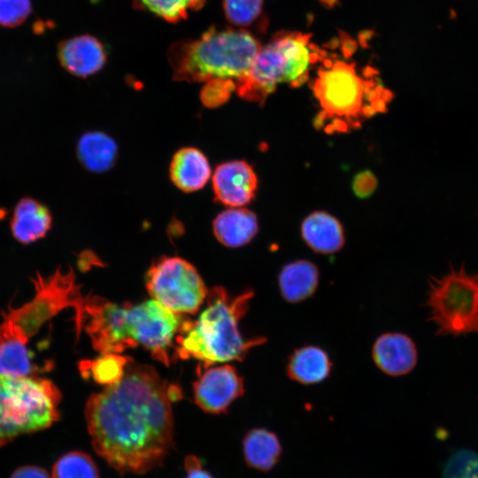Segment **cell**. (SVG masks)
Wrapping results in <instances>:
<instances>
[{"mask_svg":"<svg viewBox=\"0 0 478 478\" xmlns=\"http://www.w3.org/2000/svg\"><path fill=\"white\" fill-rule=\"evenodd\" d=\"M234 90H236L234 81L213 79L207 81L203 88L201 100L206 107H218L227 101Z\"/></svg>","mask_w":478,"mask_h":478,"instance_id":"obj_29","label":"cell"},{"mask_svg":"<svg viewBox=\"0 0 478 478\" xmlns=\"http://www.w3.org/2000/svg\"><path fill=\"white\" fill-rule=\"evenodd\" d=\"M301 32H283L261 46L249 73L236 82L238 95L264 101L280 83L303 84L311 66L320 58L321 49Z\"/></svg>","mask_w":478,"mask_h":478,"instance_id":"obj_7","label":"cell"},{"mask_svg":"<svg viewBox=\"0 0 478 478\" xmlns=\"http://www.w3.org/2000/svg\"><path fill=\"white\" fill-rule=\"evenodd\" d=\"M185 478H215L203 467L201 460L195 455H189L184 460Z\"/></svg>","mask_w":478,"mask_h":478,"instance_id":"obj_31","label":"cell"},{"mask_svg":"<svg viewBox=\"0 0 478 478\" xmlns=\"http://www.w3.org/2000/svg\"><path fill=\"white\" fill-rule=\"evenodd\" d=\"M10 478H50V476L40 466H23L15 469Z\"/></svg>","mask_w":478,"mask_h":478,"instance_id":"obj_32","label":"cell"},{"mask_svg":"<svg viewBox=\"0 0 478 478\" xmlns=\"http://www.w3.org/2000/svg\"><path fill=\"white\" fill-rule=\"evenodd\" d=\"M302 236L314 251L330 254L339 251L344 243L339 221L324 212L308 215L302 223Z\"/></svg>","mask_w":478,"mask_h":478,"instance_id":"obj_18","label":"cell"},{"mask_svg":"<svg viewBox=\"0 0 478 478\" xmlns=\"http://www.w3.org/2000/svg\"><path fill=\"white\" fill-rule=\"evenodd\" d=\"M170 178L181 191L194 192L201 189L211 176V167L205 155L197 148L185 147L173 155Z\"/></svg>","mask_w":478,"mask_h":478,"instance_id":"obj_16","label":"cell"},{"mask_svg":"<svg viewBox=\"0 0 478 478\" xmlns=\"http://www.w3.org/2000/svg\"><path fill=\"white\" fill-rule=\"evenodd\" d=\"M51 478H99V471L89 455L73 451L54 463Z\"/></svg>","mask_w":478,"mask_h":478,"instance_id":"obj_23","label":"cell"},{"mask_svg":"<svg viewBox=\"0 0 478 478\" xmlns=\"http://www.w3.org/2000/svg\"><path fill=\"white\" fill-rule=\"evenodd\" d=\"M322 3L328 4V5H330L332 6L333 4H335L336 0H321Z\"/></svg>","mask_w":478,"mask_h":478,"instance_id":"obj_33","label":"cell"},{"mask_svg":"<svg viewBox=\"0 0 478 478\" xmlns=\"http://www.w3.org/2000/svg\"><path fill=\"white\" fill-rule=\"evenodd\" d=\"M258 180L252 167L235 160L217 166L212 177L215 198L229 206H242L254 197Z\"/></svg>","mask_w":478,"mask_h":478,"instance_id":"obj_12","label":"cell"},{"mask_svg":"<svg viewBox=\"0 0 478 478\" xmlns=\"http://www.w3.org/2000/svg\"><path fill=\"white\" fill-rule=\"evenodd\" d=\"M263 0H223L227 20L238 27L251 25L261 14Z\"/></svg>","mask_w":478,"mask_h":478,"instance_id":"obj_26","label":"cell"},{"mask_svg":"<svg viewBox=\"0 0 478 478\" xmlns=\"http://www.w3.org/2000/svg\"><path fill=\"white\" fill-rule=\"evenodd\" d=\"M118 153L115 141L100 131L88 132L77 143V156L82 166L94 173H103L112 168Z\"/></svg>","mask_w":478,"mask_h":478,"instance_id":"obj_21","label":"cell"},{"mask_svg":"<svg viewBox=\"0 0 478 478\" xmlns=\"http://www.w3.org/2000/svg\"><path fill=\"white\" fill-rule=\"evenodd\" d=\"M377 186V180L370 171L358 173L352 181V189L360 198H366L372 195Z\"/></svg>","mask_w":478,"mask_h":478,"instance_id":"obj_30","label":"cell"},{"mask_svg":"<svg viewBox=\"0 0 478 478\" xmlns=\"http://www.w3.org/2000/svg\"><path fill=\"white\" fill-rule=\"evenodd\" d=\"M426 306L438 335L478 332V272L451 267L442 277H431Z\"/></svg>","mask_w":478,"mask_h":478,"instance_id":"obj_9","label":"cell"},{"mask_svg":"<svg viewBox=\"0 0 478 478\" xmlns=\"http://www.w3.org/2000/svg\"><path fill=\"white\" fill-rule=\"evenodd\" d=\"M85 321L93 347L101 354H120L142 345L155 359L169 365V350L184 320L154 299L120 305L91 297L83 303L81 324Z\"/></svg>","mask_w":478,"mask_h":478,"instance_id":"obj_2","label":"cell"},{"mask_svg":"<svg viewBox=\"0 0 478 478\" xmlns=\"http://www.w3.org/2000/svg\"><path fill=\"white\" fill-rule=\"evenodd\" d=\"M148 11L166 21L176 22L187 18L190 11L201 8L205 0H138Z\"/></svg>","mask_w":478,"mask_h":478,"instance_id":"obj_25","label":"cell"},{"mask_svg":"<svg viewBox=\"0 0 478 478\" xmlns=\"http://www.w3.org/2000/svg\"><path fill=\"white\" fill-rule=\"evenodd\" d=\"M129 360L116 353L102 354L88 363L89 374L98 383L111 385L122 377Z\"/></svg>","mask_w":478,"mask_h":478,"instance_id":"obj_24","label":"cell"},{"mask_svg":"<svg viewBox=\"0 0 478 478\" xmlns=\"http://www.w3.org/2000/svg\"><path fill=\"white\" fill-rule=\"evenodd\" d=\"M35 294L23 305L9 307L1 312L0 374L37 375L40 367L35 363L28 343L43 324L61 310L73 306L76 323L81 321L83 304L74 284L73 271L58 269L48 276L37 274L32 279Z\"/></svg>","mask_w":478,"mask_h":478,"instance_id":"obj_4","label":"cell"},{"mask_svg":"<svg viewBox=\"0 0 478 478\" xmlns=\"http://www.w3.org/2000/svg\"><path fill=\"white\" fill-rule=\"evenodd\" d=\"M213 233L229 248L248 243L258 232L256 215L246 209H229L220 213L212 223Z\"/></svg>","mask_w":478,"mask_h":478,"instance_id":"obj_20","label":"cell"},{"mask_svg":"<svg viewBox=\"0 0 478 478\" xmlns=\"http://www.w3.org/2000/svg\"><path fill=\"white\" fill-rule=\"evenodd\" d=\"M58 57L66 71L79 77L98 72L105 62L103 45L91 35H79L61 42Z\"/></svg>","mask_w":478,"mask_h":478,"instance_id":"obj_14","label":"cell"},{"mask_svg":"<svg viewBox=\"0 0 478 478\" xmlns=\"http://www.w3.org/2000/svg\"><path fill=\"white\" fill-rule=\"evenodd\" d=\"M180 389L148 365L128 361L116 382L89 397L85 418L95 451L121 474L159 466L173 441Z\"/></svg>","mask_w":478,"mask_h":478,"instance_id":"obj_1","label":"cell"},{"mask_svg":"<svg viewBox=\"0 0 478 478\" xmlns=\"http://www.w3.org/2000/svg\"><path fill=\"white\" fill-rule=\"evenodd\" d=\"M417 356L415 343L402 333L382 334L372 348L374 364L390 376H401L411 372L416 366Z\"/></svg>","mask_w":478,"mask_h":478,"instance_id":"obj_13","label":"cell"},{"mask_svg":"<svg viewBox=\"0 0 478 478\" xmlns=\"http://www.w3.org/2000/svg\"><path fill=\"white\" fill-rule=\"evenodd\" d=\"M444 478H478V454L470 451L455 454L445 467Z\"/></svg>","mask_w":478,"mask_h":478,"instance_id":"obj_28","label":"cell"},{"mask_svg":"<svg viewBox=\"0 0 478 478\" xmlns=\"http://www.w3.org/2000/svg\"><path fill=\"white\" fill-rule=\"evenodd\" d=\"M251 289L231 296L222 287L208 291L206 304L197 320H184L175 338L179 358H195L203 369L218 363L243 360L264 337H245L240 321L245 316ZM200 368V369H202Z\"/></svg>","mask_w":478,"mask_h":478,"instance_id":"obj_5","label":"cell"},{"mask_svg":"<svg viewBox=\"0 0 478 478\" xmlns=\"http://www.w3.org/2000/svg\"><path fill=\"white\" fill-rule=\"evenodd\" d=\"M259 42L242 29L212 28L196 40L174 43L168 60L174 80L188 82L243 79L259 50Z\"/></svg>","mask_w":478,"mask_h":478,"instance_id":"obj_6","label":"cell"},{"mask_svg":"<svg viewBox=\"0 0 478 478\" xmlns=\"http://www.w3.org/2000/svg\"><path fill=\"white\" fill-rule=\"evenodd\" d=\"M32 9L31 0H0V26L13 28L22 25Z\"/></svg>","mask_w":478,"mask_h":478,"instance_id":"obj_27","label":"cell"},{"mask_svg":"<svg viewBox=\"0 0 478 478\" xmlns=\"http://www.w3.org/2000/svg\"><path fill=\"white\" fill-rule=\"evenodd\" d=\"M51 226L52 216L48 207L29 197L19 200L10 220L12 236L22 244L43 238Z\"/></svg>","mask_w":478,"mask_h":478,"instance_id":"obj_15","label":"cell"},{"mask_svg":"<svg viewBox=\"0 0 478 478\" xmlns=\"http://www.w3.org/2000/svg\"><path fill=\"white\" fill-rule=\"evenodd\" d=\"M318 267L307 260L285 265L278 276L281 297L289 303H299L312 296L319 285Z\"/></svg>","mask_w":478,"mask_h":478,"instance_id":"obj_19","label":"cell"},{"mask_svg":"<svg viewBox=\"0 0 478 478\" xmlns=\"http://www.w3.org/2000/svg\"><path fill=\"white\" fill-rule=\"evenodd\" d=\"M243 449L247 465L260 471L272 469L281 454L277 436L266 428H253L243 438Z\"/></svg>","mask_w":478,"mask_h":478,"instance_id":"obj_22","label":"cell"},{"mask_svg":"<svg viewBox=\"0 0 478 478\" xmlns=\"http://www.w3.org/2000/svg\"><path fill=\"white\" fill-rule=\"evenodd\" d=\"M60 400L49 379L0 374V446L50 427L59 419Z\"/></svg>","mask_w":478,"mask_h":478,"instance_id":"obj_8","label":"cell"},{"mask_svg":"<svg viewBox=\"0 0 478 478\" xmlns=\"http://www.w3.org/2000/svg\"><path fill=\"white\" fill-rule=\"evenodd\" d=\"M244 392V382L230 364L208 366L194 384L196 404L209 413H223Z\"/></svg>","mask_w":478,"mask_h":478,"instance_id":"obj_11","label":"cell"},{"mask_svg":"<svg viewBox=\"0 0 478 478\" xmlns=\"http://www.w3.org/2000/svg\"><path fill=\"white\" fill-rule=\"evenodd\" d=\"M320 63L312 90L320 105L314 125L328 134L346 133L359 127L372 116L384 112L392 98L371 66L358 68L321 49Z\"/></svg>","mask_w":478,"mask_h":478,"instance_id":"obj_3","label":"cell"},{"mask_svg":"<svg viewBox=\"0 0 478 478\" xmlns=\"http://www.w3.org/2000/svg\"><path fill=\"white\" fill-rule=\"evenodd\" d=\"M332 363L328 353L319 346L305 345L296 349L287 362V375L294 382L310 385L328 377Z\"/></svg>","mask_w":478,"mask_h":478,"instance_id":"obj_17","label":"cell"},{"mask_svg":"<svg viewBox=\"0 0 478 478\" xmlns=\"http://www.w3.org/2000/svg\"><path fill=\"white\" fill-rule=\"evenodd\" d=\"M146 288L152 299L177 314L196 312L208 294L197 269L179 257L154 262L146 274Z\"/></svg>","mask_w":478,"mask_h":478,"instance_id":"obj_10","label":"cell"}]
</instances>
